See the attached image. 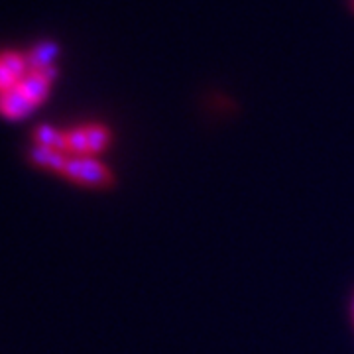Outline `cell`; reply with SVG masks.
<instances>
[{
    "instance_id": "2",
    "label": "cell",
    "mask_w": 354,
    "mask_h": 354,
    "mask_svg": "<svg viewBox=\"0 0 354 354\" xmlns=\"http://www.w3.org/2000/svg\"><path fill=\"white\" fill-rule=\"evenodd\" d=\"M79 183L91 187H102L111 183V174L102 164H99L91 156H81V177Z\"/></svg>"
},
{
    "instance_id": "8",
    "label": "cell",
    "mask_w": 354,
    "mask_h": 354,
    "mask_svg": "<svg viewBox=\"0 0 354 354\" xmlns=\"http://www.w3.org/2000/svg\"><path fill=\"white\" fill-rule=\"evenodd\" d=\"M0 65L6 67L10 73H12L18 81L26 75V69H28V59L22 57L20 53H2L0 55Z\"/></svg>"
},
{
    "instance_id": "9",
    "label": "cell",
    "mask_w": 354,
    "mask_h": 354,
    "mask_svg": "<svg viewBox=\"0 0 354 354\" xmlns=\"http://www.w3.org/2000/svg\"><path fill=\"white\" fill-rule=\"evenodd\" d=\"M88 138V153H99L106 148L109 144V132L104 127H88L87 128Z\"/></svg>"
},
{
    "instance_id": "12",
    "label": "cell",
    "mask_w": 354,
    "mask_h": 354,
    "mask_svg": "<svg viewBox=\"0 0 354 354\" xmlns=\"http://www.w3.org/2000/svg\"><path fill=\"white\" fill-rule=\"evenodd\" d=\"M38 73H39V75H41V77H44V79H46L48 83H51V81H53V79L57 77V69H55L53 65H48V67H44V69H39Z\"/></svg>"
},
{
    "instance_id": "1",
    "label": "cell",
    "mask_w": 354,
    "mask_h": 354,
    "mask_svg": "<svg viewBox=\"0 0 354 354\" xmlns=\"http://www.w3.org/2000/svg\"><path fill=\"white\" fill-rule=\"evenodd\" d=\"M34 106L36 104L26 97L24 91L18 85L8 93H0V113L6 114L8 118H20L30 113Z\"/></svg>"
},
{
    "instance_id": "3",
    "label": "cell",
    "mask_w": 354,
    "mask_h": 354,
    "mask_svg": "<svg viewBox=\"0 0 354 354\" xmlns=\"http://www.w3.org/2000/svg\"><path fill=\"white\" fill-rule=\"evenodd\" d=\"M30 160L34 164L41 165V167H48L53 171H62L64 174L65 164H67V156L64 152H57V150H50V148H44V146H34L30 150Z\"/></svg>"
},
{
    "instance_id": "6",
    "label": "cell",
    "mask_w": 354,
    "mask_h": 354,
    "mask_svg": "<svg viewBox=\"0 0 354 354\" xmlns=\"http://www.w3.org/2000/svg\"><path fill=\"white\" fill-rule=\"evenodd\" d=\"M34 138L38 142V146L44 148H50V150H57V152H64L67 150V136L53 130L50 127H39L34 132Z\"/></svg>"
},
{
    "instance_id": "11",
    "label": "cell",
    "mask_w": 354,
    "mask_h": 354,
    "mask_svg": "<svg viewBox=\"0 0 354 354\" xmlns=\"http://www.w3.org/2000/svg\"><path fill=\"white\" fill-rule=\"evenodd\" d=\"M64 174L69 179H73L79 183V177H81V158H69L67 164H65Z\"/></svg>"
},
{
    "instance_id": "4",
    "label": "cell",
    "mask_w": 354,
    "mask_h": 354,
    "mask_svg": "<svg viewBox=\"0 0 354 354\" xmlns=\"http://www.w3.org/2000/svg\"><path fill=\"white\" fill-rule=\"evenodd\" d=\"M18 87L24 91V95L30 101L34 102V104H38V102H41L46 99L48 88H50V83L39 75V73H34V71H32V73H28V75H24L18 81Z\"/></svg>"
},
{
    "instance_id": "7",
    "label": "cell",
    "mask_w": 354,
    "mask_h": 354,
    "mask_svg": "<svg viewBox=\"0 0 354 354\" xmlns=\"http://www.w3.org/2000/svg\"><path fill=\"white\" fill-rule=\"evenodd\" d=\"M65 136H67V150L69 152H73L75 156H85V153H88L87 128H75V130L67 132Z\"/></svg>"
},
{
    "instance_id": "5",
    "label": "cell",
    "mask_w": 354,
    "mask_h": 354,
    "mask_svg": "<svg viewBox=\"0 0 354 354\" xmlns=\"http://www.w3.org/2000/svg\"><path fill=\"white\" fill-rule=\"evenodd\" d=\"M57 44H53V41H44V44H39L34 48V51L26 57L28 59V67L34 71V73H38L39 69H44V67H48L53 62V57L57 55Z\"/></svg>"
},
{
    "instance_id": "10",
    "label": "cell",
    "mask_w": 354,
    "mask_h": 354,
    "mask_svg": "<svg viewBox=\"0 0 354 354\" xmlns=\"http://www.w3.org/2000/svg\"><path fill=\"white\" fill-rule=\"evenodd\" d=\"M16 85H18V79H16L6 67L0 65V93H8V91H12Z\"/></svg>"
}]
</instances>
